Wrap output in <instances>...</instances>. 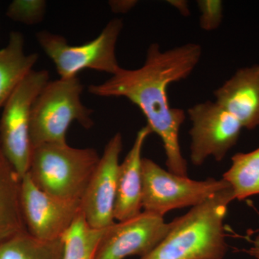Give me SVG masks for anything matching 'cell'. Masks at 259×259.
<instances>
[{"mask_svg": "<svg viewBox=\"0 0 259 259\" xmlns=\"http://www.w3.org/2000/svg\"><path fill=\"white\" fill-rule=\"evenodd\" d=\"M47 5L45 0H14L8 6L6 15L13 21L32 26L44 20Z\"/></svg>", "mask_w": 259, "mask_h": 259, "instance_id": "obj_19", "label": "cell"}, {"mask_svg": "<svg viewBox=\"0 0 259 259\" xmlns=\"http://www.w3.org/2000/svg\"><path fill=\"white\" fill-rule=\"evenodd\" d=\"M100 159L93 148L49 143L33 148L28 174L34 185L46 193L81 200Z\"/></svg>", "mask_w": 259, "mask_h": 259, "instance_id": "obj_3", "label": "cell"}, {"mask_svg": "<svg viewBox=\"0 0 259 259\" xmlns=\"http://www.w3.org/2000/svg\"><path fill=\"white\" fill-rule=\"evenodd\" d=\"M214 102L241 122L243 128L259 126V65L238 69L213 93Z\"/></svg>", "mask_w": 259, "mask_h": 259, "instance_id": "obj_12", "label": "cell"}, {"mask_svg": "<svg viewBox=\"0 0 259 259\" xmlns=\"http://www.w3.org/2000/svg\"><path fill=\"white\" fill-rule=\"evenodd\" d=\"M122 147V135L117 133L105 146L81 199L83 217L95 229H105L115 223L114 212Z\"/></svg>", "mask_w": 259, "mask_h": 259, "instance_id": "obj_11", "label": "cell"}, {"mask_svg": "<svg viewBox=\"0 0 259 259\" xmlns=\"http://www.w3.org/2000/svg\"><path fill=\"white\" fill-rule=\"evenodd\" d=\"M235 200L231 187L171 221L166 236L141 259H223L228 245L225 219Z\"/></svg>", "mask_w": 259, "mask_h": 259, "instance_id": "obj_2", "label": "cell"}, {"mask_svg": "<svg viewBox=\"0 0 259 259\" xmlns=\"http://www.w3.org/2000/svg\"><path fill=\"white\" fill-rule=\"evenodd\" d=\"M37 53L25 52V37L19 31L10 33L8 45L0 49V108L33 69Z\"/></svg>", "mask_w": 259, "mask_h": 259, "instance_id": "obj_15", "label": "cell"}, {"mask_svg": "<svg viewBox=\"0 0 259 259\" xmlns=\"http://www.w3.org/2000/svg\"><path fill=\"white\" fill-rule=\"evenodd\" d=\"M62 238L44 241L28 231L19 233L0 245V259H63Z\"/></svg>", "mask_w": 259, "mask_h": 259, "instance_id": "obj_17", "label": "cell"}, {"mask_svg": "<svg viewBox=\"0 0 259 259\" xmlns=\"http://www.w3.org/2000/svg\"><path fill=\"white\" fill-rule=\"evenodd\" d=\"M123 28L122 19L113 18L98 36L81 45L72 46L65 37L48 30L36 33L39 46L53 61L60 78L76 77L84 69L115 74L121 69L116 47Z\"/></svg>", "mask_w": 259, "mask_h": 259, "instance_id": "obj_5", "label": "cell"}, {"mask_svg": "<svg viewBox=\"0 0 259 259\" xmlns=\"http://www.w3.org/2000/svg\"><path fill=\"white\" fill-rule=\"evenodd\" d=\"M199 27L204 31L217 30L222 23L223 3L221 0H198Z\"/></svg>", "mask_w": 259, "mask_h": 259, "instance_id": "obj_20", "label": "cell"}, {"mask_svg": "<svg viewBox=\"0 0 259 259\" xmlns=\"http://www.w3.org/2000/svg\"><path fill=\"white\" fill-rule=\"evenodd\" d=\"M171 223L163 217L142 211L126 221L105 228L95 259H125L131 255L144 258L166 236Z\"/></svg>", "mask_w": 259, "mask_h": 259, "instance_id": "obj_9", "label": "cell"}, {"mask_svg": "<svg viewBox=\"0 0 259 259\" xmlns=\"http://www.w3.org/2000/svg\"><path fill=\"white\" fill-rule=\"evenodd\" d=\"M104 231L92 228L81 212L62 237L63 259H95Z\"/></svg>", "mask_w": 259, "mask_h": 259, "instance_id": "obj_18", "label": "cell"}, {"mask_svg": "<svg viewBox=\"0 0 259 259\" xmlns=\"http://www.w3.org/2000/svg\"><path fill=\"white\" fill-rule=\"evenodd\" d=\"M83 85L78 76L49 81L37 95L31 112L32 148L49 143H66L70 125L77 122L90 129L95 125L93 111L83 105Z\"/></svg>", "mask_w": 259, "mask_h": 259, "instance_id": "obj_4", "label": "cell"}, {"mask_svg": "<svg viewBox=\"0 0 259 259\" xmlns=\"http://www.w3.org/2000/svg\"><path fill=\"white\" fill-rule=\"evenodd\" d=\"M246 253L255 259H259V233L255 237L251 247L246 250Z\"/></svg>", "mask_w": 259, "mask_h": 259, "instance_id": "obj_23", "label": "cell"}, {"mask_svg": "<svg viewBox=\"0 0 259 259\" xmlns=\"http://www.w3.org/2000/svg\"><path fill=\"white\" fill-rule=\"evenodd\" d=\"M21 207L27 231L44 241L62 238L81 214V200L51 196L37 188L27 174L22 180Z\"/></svg>", "mask_w": 259, "mask_h": 259, "instance_id": "obj_10", "label": "cell"}, {"mask_svg": "<svg viewBox=\"0 0 259 259\" xmlns=\"http://www.w3.org/2000/svg\"><path fill=\"white\" fill-rule=\"evenodd\" d=\"M187 115L192 122L190 156L192 164L202 166L210 157L223 161L238 143L243 128L241 122L211 100L190 107Z\"/></svg>", "mask_w": 259, "mask_h": 259, "instance_id": "obj_8", "label": "cell"}, {"mask_svg": "<svg viewBox=\"0 0 259 259\" xmlns=\"http://www.w3.org/2000/svg\"><path fill=\"white\" fill-rule=\"evenodd\" d=\"M138 4L136 0H111L108 2L110 9L117 14H125L129 13Z\"/></svg>", "mask_w": 259, "mask_h": 259, "instance_id": "obj_21", "label": "cell"}, {"mask_svg": "<svg viewBox=\"0 0 259 259\" xmlns=\"http://www.w3.org/2000/svg\"><path fill=\"white\" fill-rule=\"evenodd\" d=\"M49 77L47 70H32L3 106L0 146L22 178L28 173L33 150L30 139L32 105Z\"/></svg>", "mask_w": 259, "mask_h": 259, "instance_id": "obj_7", "label": "cell"}, {"mask_svg": "<svg viewBox=\"0 0 259 259\" xmlns=\"http://www.w3.org/2000/svg\"><path fill=\"white\" fill-rule=\"evenodd\" d=\"M151 130L140 129L125 159L120 163L117 177L115 220L126 221L142 212V150Z\"/></svg>", "mask_w": 259, "mask_h": 259, "instance_id": "obj_13", "label": "cell"}, {"mask_svg": "<svg viewBox=\"0 0 259 259\" xmlns=\"http://www.w3.org/2000/svg\"><path fill=\"white\" fill-rule=\"evenodd\" d=\"M202 56L199 44L189 42L162 51L153 42L148 48L144 64L139 69L121 68L104 82L91 84L88 91L101 97H123L144 114L151 132L161 139L168 171L188 177L187 162L181 150L180 130L187 115L171 107L168 88L171 83L188 78Z\"/></svg>", "mask_w": 259, "mask_h": 259, "instance_id": "obj_1", "label": "cell"}, {"mask_svg": "<svg viewBox=\"0 0 259 259\" xmlns=\"http://www.w3.org/2000/svg\"><path fill=\"white\" fill-rule=\"evenodd\" d=\"M222 179L231 187L235 199L244 200L259 194V147L235 154Z\"/></svg>", "mask_w": 259, "mask_h": 259, "instance_id": "obj_16", "label": "cell"}, {"mask_svg": "<svg viewBox=\"0 0 259 259\" xmlns=\"http://www.w3.org/2000/svg\"><path fill=\"white\" fill-rule=\"evenodd\" d=\"M22 180L0 146V245L27 231L21 207Z\"/></svg>", "mask_w": 259, "mask_h": 259, "instance_id": "obj_14", "label": "cell"}, {"mask_svg": "<svg viewBox=\"0 0 259 259\" xmlns=\"http://www.w3.org/2000/svg\"><path fill=\"white\" fill-rule=\"evenodd\" d=\"M142 208L163 217L175 209L196 207L230 187L225 181L191 180L161 168L148 158L142 160Z\"/></svg>", "mask_w": 259, "mask_h": 259, "instance_id": "obj_6", "label": "cell"}, {"mask_svg": "<svg viewBox=\"0 0 259 259\" xmlns=\"http://www.w3.org/2000/svg\"><path fill=\"white\" fill-rule=\"evenodd\" d=\"M167 3L175 8L182 16L188 17L190 15L188 2L185 0H168Z\"/></svg>", "mask_w": 259, "mask_h": 259, "instance_id": "obj_22", "label": "cell"}]
</instances>
